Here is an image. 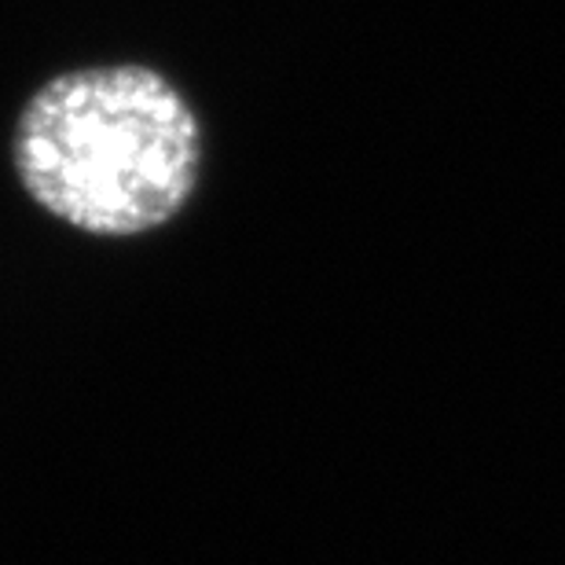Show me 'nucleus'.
<instances>
[{
  "mask_svg": "<svg viewBox=\"0 0 565 565\" xmlns=\"http://www.w3.org/2000/svg\"><path fill=\"white\" fill-rule=\"evenodd\" d=\"M19 184L77 232L126 239L173 221L202 169V132L151 66H85L44 82L11 140Z\"/></svg>",
  "mask_w": 565,
  "mask_h": 565,
  "instance_id": "f257e3e1",
  "label": "nucleus"
}]
</instances>
